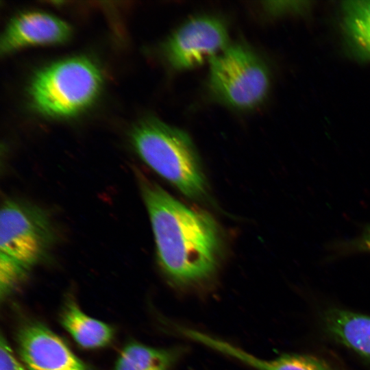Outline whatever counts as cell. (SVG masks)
Listing matches in <instances>:
<instances>
[{"label":"cell","mask_w":370,"mask_h":370,"mask_svg":"<svg viewBox=\"0 0 370 370\" xmlns=\"http://www.w3.org/2000/svg\"><path fill=\"white\" fill-rule=\"evenodd\" d=\"M139 183L158 262L166 278L180 288L209 281L217 271L221 252L220 234L214 219L183 204L143 175Z\"/></svg>","instance_id":"6da1fadb"},{"label":"cell","mask_w":370,"mask_h":370,"mask_svg":"<svg viewBox=\"0 0 370 370\" xmlns=\"http://www.w3.org/2000/svg\"><path fill=\"white\" fill-rule=\"evenodd\" d=\"M132 145L151 169L191 199L203 197L206 182L195 147L186 133L155 118L132 130Z\"/></svg>","instance_id":"7a4b0ae2"},{"label":"cell","mask_w":370,"mask_h":370,"mask_svg":"<svg viewBox=\"0 0 370 370\" xmlns=\"http://www.w3.org/2000/svg\"><path fill=\"white\" fill-rule=\"evenodd\" d=\"M102 84L98 66L86 57L56 62L33 77L29 95L34 108L53 117L75 115L95 99Z\"/></svg>","instance_id":"3957f363"},{"label":"cell","mask_w":370,"mask_h":370,"mask_svg":"<svg viewBox=\"0 0 370 370\" xmlns=\"http://www.w3.org/2000/svg\"><path fill=\"white\" fill-rule=\"evenodd\" d=\"M269 75L264 62L242 45L227 46L211 61L209 86L223 103L240 110L258 106L269 88Z\"/></svg>","instance_id":"277c9868"},{"label":"cell","mask_w":370,"mask_h":370,"mask_svg":"<svg viewBox=\"0 0 370 370\" xmlns=\"http://www.w3.org/2000/svg\"><path fill=\"white\" fill-rule=\"evenodd\" d=\"M56 239L45 210L23 201L7 199L0 212V253L30 269L45 260Z\"/></svg>","instance_id":"5b68a950"},{"label":"cell","mask_w":370,"mask_h":370,"mask_svg":"<svg viewBox=\"0 0 370 370\" xmlns=\"http://www.w3.org/2000/svg\"><path fill=\"white\" fill-rule=\"evenodd\" d=\"M227 32L220 19L208 16L182 24L164 42L162 53L173 69L186 70L211 61L228 45Z\"/></svg>","instance_id":"8992f818"},{"label":"cell","mask_w":370,"mask_h":370,"mask_svg":"<svg viewBox=\"0 0 370 370\" xmlns=\"http://www.w3.org/2000/svg\"><path fill=\"white\" fill-rule=\"evenodd\" d=\"M18 345L28 370H88L61 338L41 324L24 326Z\"/></svg>","instance_id":"52a82bcc"},{"label":"cell","mask_w":370,"mask_h":370,"mask_svg":"<svg viewBox=\"0 0 370 370\" xmlns=\"http://www.w3.org/2000/svg\"><path fill=\"white\" fill-rule=\"evenodd\" d=\"M71 34L70 26L59 18L41 12H23L8 24L1 38V54L30 45L62 43Z\"/></svg>","instance_id":"ba28073f"},{"label":"cell","mask_w":370,"mask_h":370,"mask_svg":"<svg viewBox=\"0 0 370 370\" xmlns=\"http://www.w3.org/2000/svg\"><path fill=\"white\" fill-rule=\"evenodd\" d=\"M197 341L257 370H335L324 360L307 355L284 354L273 360L261 359L228 342L204 332L197 336Z\"/></svg>","instance_id":"9c48e42d"},{"label":"cell","mask_w":370,"mask_h":370,"mask_svg":"<svg viewBox=\"0 0 370 370\" xmlns=\"http://www.w3.org/2000/svg\"><path fill=\"white\" fill-rule=\"evenodd\" d=\"M327 330L341 343L370 358V317L333 309L325 314Z\"/></svg>","instance_id":"30bf717a"},{"label":"cell","mask_w":370,"mask_h":370,"mask_svg":"<svg viewBox=\"0 0 370 370\" xmlns=\"http://www.w3.org/2000/svg\"><path fill=\"white\" fill-rule=\"evenodd\" d=\"M61 323L77 344L86 349L104 347L113 337L110 325L86 314L72 301L63 309Z\"/></svg>","instance_id":"8fae6325"},{"label":"cell","mask_w":370,"mask_h":370,"mask_svg":"<svg viewBox=\"0 0 370 370\" xmlns=\"http://www.w3.org/2000/svg\"><path fill=\"white\" fill-rule=\"evenodd\" d=\"M183 352L181 347L156 348L131 343L121 351L114 370H170Z\"/></svg>","instance_id":"7c38bea8"},{"label":"cell","mask_w":370,"mask_h":370,"mask_svg":"<svg viewBox=\"0 0 370 370\" xmlns=\"http://www.w3.org/2000/svg\"><path fill=\"white\" fill-rule=\"evenodd\" d=\"M343 8L349 36L362 55L370 57V0L345 1Z\"/></svg>","instance_id":"4fadbf2b"},{"label":"cell","mask_w":370,"mask_h":370,"mask_svg":"<svg viewBox=\"0 0 370 370\" xmlns=\"http://www.w3.org/2000/svg\"><path fill=\"white\" fill-rule=\"evenodd\" d=\"M29 269L22 264L0 253L1 295L8 294L26 275Z\"/></svg>","instance_id":"5bb4252c"},{"label":"cell","mask_w":370,"mask_h":370,"mask_svg":"<svg viewBox=\"0 0 370 370\" xmlns=\"http://www.w3.org/2000/svg\"><path fill=\"white\" fill-rule=\"evenodd\" d=\"M339 254L354 253L370 254V225H367L361 233L351 241L337 246Z\"/></svg>","instance_id":"9a60e30c"},{"label":"cell","mask_w":370,"mask_h":370,"mask_svg":"<svg viewBox=\"0 0 370 370\" xmlns=\"http://www.w3.org/2000/svg\"><path fill=\"white\" fill-rule=\"evenodd\" d=\"M0 370H27L16 358L3 336L0 341Z\"/></svg>","instance_id":"2e32d148"}]
</instances>
